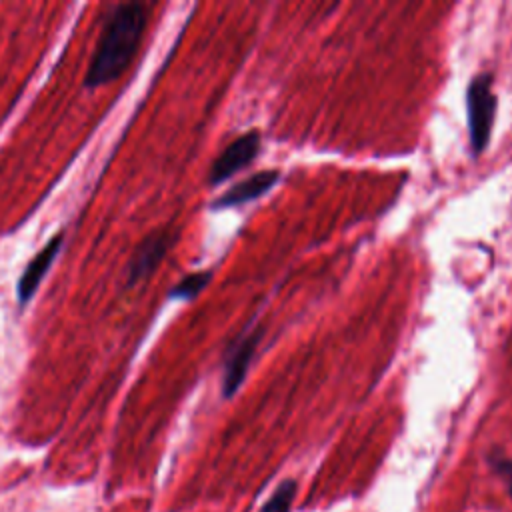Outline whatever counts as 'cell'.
Instances as JSON below:
<instances>
[{
	"label": "cell",
	"mask_w": 512,
	"mask_h": 512,
	"mask_svg": "<svg viewBox=\"0 0 512 512\" xmlns=\"http://www.w3.org/2000/svg\"><path fill=\"white\" fill-rule=\"evenodd\" d=\"M62 248V234H56L52 240H48V244L26 264L18 284H16V292H18V302L24 306L38 290L42 278L46 276V272L50 270V266L54 264L58 252Z\"/></svg>",
	"instance_id": "cell-6"
},
{
	"label": "cell",
	"mask_w": 512,
	"mask_h": 512,
	"mask_svg": "<svg viewBox=\"0 0 512 512\" xmlns=\"http://www.w3.org/2000/svg\"><path fill=\"white\" fill-rule=\"evenodd\" d=\"M146 22L148 8L142 2H120L110 8L84 78L86 88L104 86L124 74L140 48Z\"/></svg>",
	"instance_id": "cell-1"
},
{
	"label": "cell",
	"mask_w": 512,
	"mask_h": 512,
	"mask_svg": "<svg viewBox=\"0 0 512 512\" xmlns=\"http://www.w3.org/2000/svg\"><path fill=\"white\" fill-rule=\"evenodd\" d=\"M170 244H172V234L168 230H156V232L148 234L138 244V248L134 250V254L128 262V270H126L128 284L134 286L140 280L148 278L158 268L162 258L166 256Z\"/></svg>",
	"instance_id": "cell-5"
},
{
	"label": "cell",
	"mask_w": 512,
	"mask_h": 512,
	"mask_svg": "<svg viewBox=\"0 0 512 512\" xmlns=\"http://www.w3.org/2000/svg\"><path fill=\"white\" fill-rule=\"evenodd\" d=\"M214 272L212 270H198V272H190L186 274L180 282H176L170 290V298L176 300H194L212 280Z\"/></svg>",
	"instance_id": "cell-8"
},
{
	"label": "cell",
	"mask_w": 512,
	"mask_h": 512,
	"mask_svg": "<svg viewBox=\"0 0 512 512\" xmlns=\"http://www.w3.org/2000/svg\"><path fill=\"white\" fill-rule=\"evenodd\" d=\"M494 466H496V470L504 476L506 488H508V492H510V496H512V458H500V460L494 462Z\"/></svg>",
	"instance_id": "cell-10"
},
{
	"label": "cell",
	"mask_w": 512,
	"mask_h": 512,
	"mask_svg": "<svg viewBox=\"0 0 512 512\" xmlns=\"http://www.w3.org/2000/svg\"><path fill=\"white\" fill-rule=\"evenodd\" d=\"M258 152H260V134L256 130L234 138L212 162L208 172L210 184H220L228 180L238 170L246 168L258 156Z\"/></svg>",
	"instance_id": "cell-4"
},
{
	"label": "cell",
	"mask_w": 512,
	"mask_h": 512,
	"mask_svg": "<svg viewBox=\"0 0 512 512\" xmlns=\"http://www.w3.org/2000/svg\"><path fill=\"white\" fill-rule=\"evenodd\" d=\"M262 336H264V326L258 322V324L246 326L226 348L224 364H222V396L224 398L234 396L242 386Z\"/></svg>",
	"instance_id": "cell-3"
},
{
	"label": "cell",
	"mask_w": 512,
	"mask_h": 512,
	"mask_svg": "<svg viewBox=\"0 0 512 512\" xmlns=\"http://www.w3.org/2000/svg\"><path fill=\"white\" fill-rule=\"evenodd\" d=\"M280 180V172L278 170H262L256 172L240 182H236L234 186H230L216 202V208H234L240 204H246L250 200L260 198L262 194H266L276 182Z\"/></svg>",
	"instance_id": "cell-7"
},
{
	"label": "cell",
	"mask_w": 512,
	"mask_h": 512,
	"mask_svg": "<svg viewBox=\"0 0 512 512\" xmlns=\"http://www.w3.org/2000/svg\"><path fill=\"white\" fill-rule=\"evenodd\" d=\"M466 112H468V132L470 148L480 154L490 140L494 116H496V94L492 90V76L478 74L470 80L466 90Z\"/></svg>",
	"instance_id": "cell-2"
},
{
	"label": "cell",
	"mask_w": 512,
	"mask_h": 512,
	"mask_svg": "<svg viewBox=\"0 0 512 512\" xmlns=\"http://www.w3.org/2000/svg\"><path fill=\"white\" fill-rule=\"evenodd\" d=\"M296 496V482L294 480H284L274 494L268 498L264 508L260 512H290L292 500Z\"/></svg>",
	"instance_id": "cell-9"
}]
</instances>
